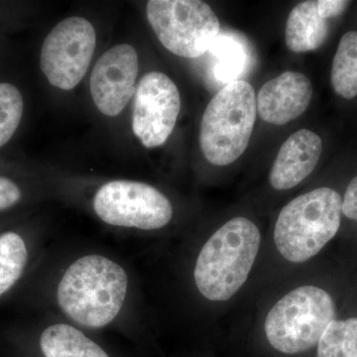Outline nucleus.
Listing matches in <instances>:
<instances>
[{
	"label": "nucleus",
	"instance_id": "f257e3e1",
	"mask_svg": "<svg viewBox=\"0 0 357 357\" xmlns=\"http://www.w3.org/2000/svg\"><path fill=\"white\" fill-rule=\"evenodd\" d=\"M128 275L121 265L100 255L76 260L59 284L62 311L86 328H102L121 312L128 293Z\"/></svg>",
	"mask_w": 357,
	"mask_h": 357
},
{
	"label": "nucleus",
	"instance_id": "f03ea898",
	"mask_svg": "<svg viewBox=\"0 0 357 357\" xmlns=\"http://www.w3.org/2000/svg\"><path fill=\"white\" fill-rule=\"evenodd\" d=\"M261 236L246 218L223 225L202 248L195 267V282L206 299L229 300L248 280L259 251Z\"/></svg>",
	"mask_w": 357,
	"mask_h": 357
},
{
	"label": "nucleus",
	"instance_id": "7ed1b4c3",
	"mask_svg": "<svg viewBox=\"0 0 357 357\" xmlns=\"http://www.w3.org/2000/svg\"><path fill=\"white\" fill-rule=\"evenodd\" d=\"M342 198L331 188H319L286 204L277 218L274 241L288 261L302 263L318 255L337 234Z\"/></svg>",
	"mask_w": 357,
	"mask_h": 357
},
{
	"label": "nucleus",
	"instance_id": "20e7f679",
	"mask_svg": "<svg viewBox=\"0 0 357 357\" xmlns=\"http://www.w3.org/2000/svg\"><path fill=\"white\" fill-rule=\"evenodd\" d=\"M255 91L239 79L213 96L202 119L199 143L204 156L215 166H227L245 151L256 121Z\"/></svg>",
	"mask_w": 357,
	"mask_h": 357
},
{
	"label": "nucleus",
	"instance_id": "39448f33",
	"mask_svg": "<svg viewBox=\"0 0 357 357\" xmlns=\"http://www.w3.org/2000/svg\"><path fill=\"white\" fill-rule=\"evenodd\" d=\"M335 314L330 294L316 286L291 291L268 312L265 333L276 351L287 354L309 351L318 344Z\"/></svg>",
	"mask_w": 357,
	"mask_h": 357
},
{
	"label": "nucleus",
	"instance_id": "423d86ee",
	"mask_svg": "<svg viewBox=\"0 0 357 357\" xmlns=\"http://www.w3.org/2000/svg\"><path fill=\"white\" fill-rule=\"evenodd\" d=\"M147 18L161 44L178 57L204 55L220 31L215 11L199 0H151Z\"/></svg>",
	"mask_w": 357,
	"mask_h": 357
},
{
	"label": "nucleus",
	"instance_id": "0eeeda50",
	"mask_svg": "<svg viewBox=\"0 0 357 357\" xmlns=\"http://www.w3.org/2000/svg\"><path fill=\"white\" fill-rule=\"evenodd\" d=\"M93 208L98 218L114 227L159 229L170 222L173 208L156 188L134 181H112L96 192Z\"/></svg>",
	"mask_w": 357,
	"mask_h": 357
},
{
	"label": "nucleus",
	"instance_id": "6e6552de",
	"mask_svg": "<svg viewBox=\"0 0 357 357\" xmlns=\"http://www.w3.org/2000/svg\"><path fill=\"white\" fill-rule=\"evenodd\" d=\"M95 28L89 20L70 17L58 23L45 39L40 67L56 88L70 91L81 83L95 53Z\"/></svg>",
	"mask_w": 357,
	"mask_h": 357
},
{
	"label": "nucleus",
	"instance_id": "1a4fd4ad",
	"mask_svg": "<svg viewBox=\"0 0 357 357\" xmlns=\"http://www.w3.org/2000/svg\"><path fill=\"white\" fill-rule=\"evenodd\" d=\"M181 96L175 83L160 72L148 73L135 91L132 130L143 146H161L175 128Z\"/></svg>",
	"mask_w": 357,
	"mask_h": 357
},
{
	"label": "nucleus",
	"instance_id": "9d476101",
	"mask_svg": "<svg viewBox=\"0 0 357 357\" xmlns=\"http://www.w3.org/2000/svg\"><path fill=\"white\" fill-rule=\"evenodd\" d=\"M138 56L128 44L116 45L98 59L91 76L93 102L107 116L121 114L135 91Z\"/></svg>",
	"mask_w": 357,
	"mask_h": 357
},
{
	"label": "nucleus",
	"instance_id": "9b49d317",
	"mask_svg": "<svg viewBox=\"0 0 357 357\" xmlns=\"http://www.w3.org/2000/svg\"><path fill=\"white\" fill-rule=\"evenodd\" d=\"M312 96V84L305 75L285 72L260 89L256 100L257 112L268 123L284 126L306 112Z\"/></svg>",
	"mask_w": 357,
	"mask_h": 357
},
{
	"label": "nucleus",
	"instance_id": "f8f14e48",
	"mask_svg": "<svg viewBox=\"0 0 357 357\" xmlns=\"http://www.w3.org/2000/svg\"><path fill=\"white\" fill-rule=\"evenodd\" d=\"M323 142L318 134L307 129L293 133L282 145L275 160L270 184L285 191L299 185L318 165Z\"/></svg>",
	"mask_w": 357,
	"mask_h": 357
},
{
	"label": "nucleus",
	"instance_id": "ddd939ff",
	"mask_svg": "<svg viewBox=\"0 0 357 357\" xmlns=\"http://www.w3.org/2000/svg\"><path fill=\"white\" fill-rule=\"evenodd\" d=\"M328 34V25L318 11V1H304L294 7L286 23V45L294 53L314 51Z\"/></svg>",
	"mask_w": 357,
	"mask_h": 357
},
{
	"label": "nucleus",
	"instance_id": "4468645a",
	"mask_svg": "<svg viewBox=\"0 0 357 357\" xmlns=\"http://www.w3.org/2000/svg\"><path fill=\"white\" fill-rule=\"evenodd\" d=\"M40 347L45 357H109L100 345L65 324L47 328L40 338Z\"/></svg>",
	"mask_w": 357,
	"mask_h": 357
},
{
	"label": "nucleus",
	"instance_id": "2eb2a0df",
	"mask_svg": "<svg viewBox=\"0 0 357 357\" xmlns=\"http://www.w3.org/2000/svg\"><path fill=\"white\" fill-rule=\"evenodd\" d=\"M213 57V77L225 86L239 81L246 69L248 54L246 46L234 35H220L210 49Z\"/></svg>",
	"mask_w": 357,
	"mask_h": 357
},
{
	"label": "nucleus",
	"instance_id": "dca6fc26",
	"mask_svg": "<svg viewBox=\"0 0 357 357\" xmlns=\"http://www.w3.org/2000/svg\"><path fill=\"white\" fill-rule=\"evenodd\" d=\"M332 86L338 96L351 100L357 96V32L345 33L333 61Z\"/></svg>",
	"mask_w": 357,
	"mask_h": 357
},
{
	"label": "nucleus",
	"instance_id": "f3484780",
	"mask_svg": "<svg viewBox=\"0 0 357 357\" xmlns=\"http://www.w3.org/2000/svg\"><path fill=\"white\" fill-rule=\"evenodd\" d=\"M27 258V248L20 234L6 232L0 236V297L20 280Z\"/></svg>",
	"mask_w": 357,
	"mask_h": 357
},
{
	"label": "nucleus",
	"instance_id": "a211bd4d",
	"mask_svg": "<svg viewBox=\"0 0 357 357\" xmlns=\"http://www.w3.org/2000/svg\"><path fill=\"white\" fill-rule=\"evenodd\" d=\"M357 349V318L333 319L318 342V357H354Z\"/></svg>",
	"mask_w": 357,
	"mask_h": 357
},
{
	"label": "nucleus",
	"instance_id": "6ab92c4d",
	"mask_svg": "<svg viewBox=\"0 0 357 357\" xmlns=\"http://www.w3.org/2000/svg\"><path fill=\"white\" fill-rule=\"evenodd\" d=\"M23 98L11 84L0 83V147L6 145L20 126Z\"/></svg>",
	"mask_w": 357,
	"mask_h": 357
},
{
	"label": "nucleus",
	"instance_id": "aec40b11",
	"mask_svg": "<svg viewBox=\"0 0 357 357\" xmlns=\"http://www.w3.org/2000/svg\"><path fill=\"white\" fill-rule=\"evenodd\" d=\"M21 198V192L17 185L9 178L0 177V211L11 208Z\"/></svg>",
	"mask_w": 357,
	"mask_h": 357
},
{
	"label": "nucleus",
	"instance_id": "412c9836",
	"mask_svg": "<svg viewBox=\"0 0 357 357\" xmlns=\"http://www.w3.org/2000/svg\"><path fill=\"white\" fill-rule=\"evenodd\" d=\"M342 213L349 220L357 222V176L349 183L345 191Z\"/></svg>",
	"mask_w": 357,
	"mask_h": 357
},
{
	"label": "nucleus",
	"instance_id": "4be33fe9",
	"mask_svg": "<svg viewBox=\"0 0 357 357\" xmlns=\"http://www.w3.org/2000/svg\"><path fill=\"white\" fill-rule=\"evenodd\" d=\"M351 2L344 0H319L318 11L321 17L328 20L330 18L337 17L344 13L345 9Z\"/></svg>",
	"mask_w": 357,
	"mask_h": 357
},
{
	"label": "nucleus",
	"instance_id": "5701e85b",
	"mask_svg": "<svg viewBox=\"0 0 357 357\" xmlns=\"http://www.w3.org/2000/svg\"><path fill=\"white\" fill-rule=\"evenodd\" d=\"M354 357H357V349H356V354H354Z\"/></svg>",
	"mask_w": 357,
	"mask_h": 357
}]
</instances>
